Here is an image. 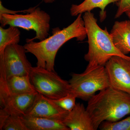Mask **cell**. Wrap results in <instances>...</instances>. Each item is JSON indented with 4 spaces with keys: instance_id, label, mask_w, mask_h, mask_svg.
<instances>
[{
    "instance_id": "obj_13",
    "label": "cell",
    "mask_w": 130,
    "mask_h": 130,
    "mask_svg": "<svg viewBox=\"0 0 130 130\" xmlns=\"http://www.w3.org/2000/svg\"><path fill=\"white\" fill-rule=\"evenodd\" d=\"M115 46L124 55L130 53V20L115 22L111 31Z\"/></svg>"
},
{
    "instance_id": "obj_6",
    "label": "cell",
    "mask_w": 130,
    "mask_h": 130,
    "mask_svg": "<svg viewBox=\"0 0 130 130\" xmlns=\"http://www.w3.org/2000/svg\"><path fill=\"white\" fill-rule=\"evenodd\" d=\"M29 77L38 93L51 100L64 97L71 92L69 81L61 78L55 71L32 67Z\"/></svg>"
},
{
    "instance_id": "obj_12",
    "label": "cell",
    "mask_w": 130,
    "mask_h": 130,
    "mask_svg": "<svg viewBox=\"0 0 130 130\" xmlns=\"http://www.w3.org/2000/svg\"><path fill=\"white\" fill-rule=\"evenodd\" d=\"M63 121L70 130H95L90 116L83 103H76L71 111L67 112Z\"/></svg>"
},
{
    "instance_id": "obj_17",
    "label": "cell",
    "mask_w": 130,
    "mask_h": 130,
    "mask_svg": "<svg viewBox=\"0 0 130 130\" xmlns=\"http://www.w3.org/2000/svg\"><path fill=\"white\" fill-rule=\"evenodd\" d=\"M20 34L21 32L18 27L10 26L7 29H4L0 26V55L9 45L19 44Z\"/></svg>"
},
{
    "instance_id": "obj_1",
    "label": "cell",
    "mask_w": 130,
    "mask_h": 130,
    "mask_svg": "<svg viewBox=\"0 0 130 130\" xmlns=\"http://www.w3.org/2000/svg\"><path fill=\"white\" fill-rule=\"evenodd\" d=\"M53 35L38 42L26 41L24 46L26 53L32 54L37 59V66L50 71H55V61L61 47L73 38L83 41L87 37L82 14H78L74 22L63 29H53Z\"/></svg>"
},
{
    "instance_id": "obj_11",
    "label": "cell",
    "mask_w": 130,
    "mask_h": 130,
    "mask_svg": "<svg viewBox=\"0 0 130 130\" xmlns=\"http://www.w3.org/2000/svg\"><path fill=\"white\" fill-rule=\"evenodd\" d=\"M36 92L29 76H13L0 81V101L11 96Z\"/></svg>"
},
{
    "instance_id": "obj_19",
    "label": "cell",
    "mask_w": 130,
    "mask_h": 130,
    "mask_svg": "<svg viewBox=\"0 0 130 130\" xmlns=\"http://www.w3.org/2000/svg\"><path fill=\"white\" fill-rule=\"evenodd\" d=\"M76 96L71 92L64 97L57 100H52L61 108L68 112L71 111L76 106Z\"/></svg>"
},
{
    "instance_id": "obj_8",
    "label": "cell",
    "mask_w": 130,
    "mask_h": 130,
    "mask_svg": "<svg viewBox=\"0 0 130 130\" xmlns=\"http://www.w3.org/2000/svg\"><path fill=\"white\" fill-rule=\"evenodd\" d=\"M105 66L111 86L130 95V60L114 56Z\"/></svg>"
},
{
    "instance_id": "obj_15",
    "label": "cell",
    "mask_w": 130,
    "mask_h": 130,
    "mask_svg": "<svg viewBox=\"0 0 130 130\" xmlns=\"http://www.w3.org/2000/svg\"><path fill=\"white\" fill-rule=\"evenodd\" d=\"M120 0H85L79 5L73 4L70 8V13L72 16H78L79 14L87 12H91L94 8H98L100 12V20L104 21L106 18V11H105L107 6L110 3L117 2Z\"/></svg>"
},
{
    "instance_id": "obj_20",
    "label": "cell",
    "mask_w": 130,
    "mask_h": 130,
    "mask_svg": "<svg viewBox=\"0 0 130 130\" xmlns=\"http://www.w3.org/2000/svg\"><path fill=\"white\" fill-rule=\"evenodd\" d=\"M116 4L118 8L115 19L119 18L123 13L130 12V0H120Z\"/></svg>"
},
{
    "instance_id": "obj_10",
    "label": "cell",
    "mask_w": 130,
    "mask_h": 130,
    "mask_svg": "<svg viewBox=\"0 0 130 130\" xmlns=\"http://www.w3.org/2000/svg\"><path fill=\"white\" fill-rule=\"evenodd\" d=\"M67 112L58 106L51 99L39 93L34 104L24 116L46 118L63 121Z\"/></svg>"
},
{
    "instance_id": "obj_9",
    "label": "cell",
    "mask_w": 130,
    "mask_h": 130,
    "mask_svg": "<svg viewBox=\"0 0 130 130\" xmlns=\"http://www.w3.org/2000/svg\"><path fill=\"white\" fill-rule=\"evenodd\" d=\"M39 95L37 92L8 96L0 101V110L8 114L24 116L34 104Z\"/></svg>"
},
{
    "instance_id": "obj_3",
    "label": "cell",
    "mask_w": 130,
    "mask_h": 130,
    "mask_svg": "<svg viewBox=\"0 0 130 130\" xmlns=\"http://www.w3.org/2000/svg\"><path fill=\"white\" fill-rule=\"evenodd\" d=\"M87 31L89 49L84 59L88 62L86 70L100 66H104L114 56L123 57L130 60V56L121 53L114 44L111 35L106 27L100 28L93 13L87 12L83 16Z\"/></svg>"
},
{
    "instance_id": "obj_18",
    "label": "cell",
    "mask_w": 130,
    "mask_h": 130,
    "mask_svg": "<svg viewBox=\"0 0 130 130\" xmlns=\"http://www.w3.org/2000/svg\"><path fill=\"white\" fill-rule=\"evenodd\" d=\"M99 128L101 130H130V116L116 122L104 121Z\"/></svg>"
},
{
    "instance_id": "obj_4",
    "label": "cell",
    "mask_w": 130,
    "mask_h": 130,
    "mask_svg": "<svg viewBox=\"0 0 130 130\" xmlns=\"http://www.w3.org/2000/svg\"><path fill=\"white\" fill-rule=\"evenodd\" d=\"M50 20L51 17L47 13L37 7L26 14L4 13L0 15V23L3 27L9 25L35 31V37L27 39L26 41H41L47 38L50 29Z\"/></svg>"
},
{
    "instance_id": "obj_5",
    "label": "cell",
    "mask_w": 130,
    "mask_h": 130,
    "mask_svg": "<svg viewBox=\"0 0 130 130\" xmlns=\"http://www.w3.org/2000/svg\"><path fill=\"white\" fill-rule=\"evenodd\" d=\"M69 82L71 92L77 98L88 101L97 91L111 86L104 66L85 70L83 73H73Z\"/></svg>"
},
{
    "instance_id": "obj_7",
    "label": "cell",
    "mask_w": 130,
    "mask_h": 130,
    "mask_svg": "<svg viewBox=\"0 0 130 130\" xmlns=\"http://www.w3.org/2000/svg\"><path fill=\"white\" fill-rule=\"evenodd\" d=\"M24 46L12 44L0 55V81L16 76H29L32 67Z\"/></svg>"
},
{
    "instance_id": "obj_23",
    "label": "cell",
    "mask_w": 130,
    "mask_h": 130,
    "mask_svg": "<svg viewBox=\"0 0 130 130\" xmlns=\"http://www.w3.org/2000/svg\"><path fill=\"white\" fill-rule=\"evenodd\" d=\"M126 14L128 16V17L130 20V12H129L127 13H126Z\"/></svg>"
},
{
    "instance_id": "obj_2",
    "label": "cell",
    "mask_w": 130,
    "mask_h": 130,
    "mask_svg": "<svg viewBox=\"0 0 130 130\" xmlns=\"http://www.w3.org/2000/svg\"><path fill=\"white\" fill-rule=\"evenodd\" d=\"M86 108L96 130L104 121L116 122L130 114V95L110 86L93 96Z\"/></svg>"
},
{
    "instance_id": "obj_16",
    "label": "cell",
    "mask_w": 130,
    "mask_h": 130,
    "mask_svg": "<svg viewBox=\"0 0 130 130\" xmlns=\"http://www.w3.org/2000/svg\"><path fill=\"white\" fill-rule=\"evenodd\" d=\"M0 130H28L21 116L8 114L0 110Z\"/></svg>"
},
{
    "instance_id": "obj_21",
    "label": "cell",
    "mask_w": 130,
    "mask_h": 130,
    "mask_svg": "<svg viewBox=\"0 0 130 130\" xmlns=\"http://www.w3.org/2000/svg\"><path fill=\"white\" fill-rule=\"evenodd\" d=\"M34 7L30 8L27 9H25L22 11H16L13 10H9L4 7V6L2 5V2L1 1H0V15H1L4 13L9 14H18L19 13H28L30 12L33 9Z\"/></svg>"
},
{
    "instance_id": "obj_22",
    "label": "cell",
    "mask_w": 130,
    "mask_h": 130,
    "mask_svg": "<svg viewBox=\"0 0 130 130\" xmlns=\"http://www.w3.org/2000/svg\"><path fill=\"white\" fill-rule=\"evenodd\" d=\"M56 0H43V1L46 3H51L55 1Z\"/></svg>"
},
{
    "instance_id": "obj_14",
    "label": "cell",
    "mask_w": 130,
    "mask_h": 130,
    "mask_svg": "<svg viewBox=\"0 0 130 130\" xmlns=\"http://www.w3.org/2000/svg\"><path fill=\"white\" fill-rule=\"evenodd\" d=\"M21 118L28 130H70L62 120L27 116Z\"/></svg>"
}]
</instances>
